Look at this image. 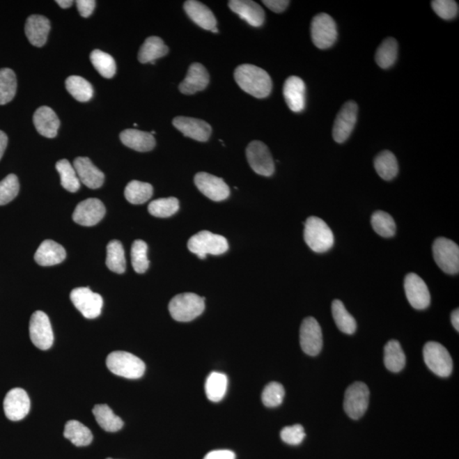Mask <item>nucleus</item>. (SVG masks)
<instances>
[{
    "label": "nucleus",
    "mask_w": 459,
    "mask_h": 459,
    "mask_svg": "<svg viewBox=\"0 0 459 459\" xmlns=\"http://www.w3.org/2000/svg\"><path fill=\"white\" fill-rule=\"evenodd\" d=\"M374 168L378 175L384 180H391L399 172V166L394 154L389 151H384L374 160Z\"/></svg>",
    "instance_id": "72a5a7b5"
},
{
    "label": "nucleus",
    "mask_w": 459,
    "mask_h": 459,
    "mask_svg": "<svg viewBox=\"0 0 459 459\" xmlns=\"http://www.w3.org/2000/svg\"><path fill=\"white\" fill-rule=\"evenodd\" d=\"M17 81L10 68L0 69V105L10 102L17 93Z\"/></svg>",
    "instance_id": "ea45409f"
},
{
    "label": "nucleus",
    "mask_w": 459,
    "mask_h": 459,
    "mask_svg": "<svg viewBox=\"0 0 459 459\" xmlns=\"http://www.w3.org/2000/svg\"><path fill=\"white\" fill-rule=\"evenodd\" d=\"M56 3L63 9H68L72 6L73 1L72 0H57Z\"/></svg>",
    "instance_id": "4d7b16f0"
},
{
    "label": "nucleus",
    "mask_w": 459,
    "mask_h": 459,
    "mask_svg": "<svg viewBox=\"0 0 459 459\" xmlns=\"http://www.w3.org/2000/svg\"><path fill=\"white\" fill-rule=\"evenodd\" d=\"M211 32L215 33H218L219 31H218L217 28H215L214 29L211 30Z\"/></svg>",
    "instance_id": "13d9d810"
},
{
    "label": "nucleus",
    "mask_w": 459,
    "mask_h": 459,
    "mask_svg": "<svg viewBox=\"0 0 459 459\" xmlns=\"http://www.w3.org/2000/svg\"><path fill=\"white\" fill-rule=\"evenodd\" d=\"M405 293L411 306L416 310H424L430 304L429 288L421 277L415 273H410L405 277Z\"/></svg>",
    "instance_id": "dca6fc26"
},
{
    "label": "nucleus",
    "mask_w": 459,
    "mask_h": 459,
    "mask_svg": "<svg viewBox=\"0 0 459 459\" xmlns=\"http://www.w3.org/2000/svg\"><path fill=\"white\" fill-rule=\"evenodd\" d=\"M431 6L435 14L444 20H453L458 15V5L453 0H434Z\"/></svg>",
    "instance_id": "09e8293b"
},
{
    "label": "nucleus",
    "mask_w": 459,
    "mask_h": 459,
    "mask_svg": "<svg viewBox=\"0 0 459 459\" xmlns=\"http://www.w3.org/2000/svg\"><path fill=\"white\" fill-rule=\"evenodd\" d=\"M424 362L437 375L446 378L453 372L452 357L447 350L437 342H428L423 347Z\"/></svg>",
    "instance_id": "423d86ee"
},
{
    "label": "nucleus",
    "mask_w": 459,
    "mask_h": 459,
    "mask_svg": "<svg viewBox=\"0 0 459 459\" xmlns=\"http://www.w3.org/2000/svg\"><path fill=\"white\" fill-rule=\"evenodd\" d=\"M205 299L192 293H185L173 297L169 304V311L173 320L187 322L196 319L205 309Z\"/></svg>",
    "instance_id": "7ed1b4c3"
},
{
    "label": "nucleus",
    "mask_w": 459,
    "mask_h": 459,
    "mask_svg": "<svg viewBox=\"0 0 459 459\" xmlns=\"http://www.w3.org/2000/svg\"><path fill=\"white\" fill-rule=\"evenodd\" d=\"M122 143L134 151L146 153L155 148L156 141L151 133L129 129L120 134Z\"/></svg>",
    "instance_id": "bb28decb"
},
{
    "label": "nucleus",
    "mask_w": 459,
    "mask_h": 459,
    "mask_svg": "<svg viewBox=\"0 0 459 459\" xmlns=\"http://www.w3.org/2000/svg\"><path fill=\"white\" fill-rule=\"evenodd\" d=\"M29 334L31 341L37 348L42 350L51 348L54 334L51 322L45 312L37 311L31 316Z\"/></svg>",
    "instance_id": "9b49d317"
},
{
    "label": "nucleus",
    "mask_w": 459,
    "mask_h": 459,
    "mask_svg": "<svg viewBox=\"0 0 459 459\" xmlns=\"http://www.w3.org/2000/svg\"><path fill=\"white\" fill-rule=\"evenodd\" d=\"M64 437L76 446H86L90 445L93 439L91 430L77 420H70L65 423Z\"/></svg>",
    "instance_id": "7c9ffc66"
},
{
    "label": "nucleus",
    "mask_w": 459,
    "mask_h": 459,
    "mask_svg": "<svg viewBox=\"0 0 459 459\" xmlns=\"http://www.w3.org/2000/svg\"><path fill=\"white\" fill-rule=\"evenodd\" d=\"M51 22L43 15H30L26 22L25 33L31 44L42 47L47 42Z\"/></svg>",
    "instance_id": "b1692460"
},
{
    "label": "nucleus",
    "mask_w": 459,
    "mask_h": 459,
    "mask_svg": "<svg viewBox=\"0 0 459 459\" xmlns=\"http://www.w3.org/2000/svg\"><path fill=\"white\" fill-rule=\"evenodd\" d=\"M105 214L106 208L101 200L88 199L77 205L72 219L80 226H93L102 221Z\"/></svg>",
    "instance_id": "f3484780"
},
{
    "label": "nucleus",
    "mask_w": 459,
    "mask_h": 459,
    "mask_svg": "<svg viewBox=\"0 0 459 459\" xmlns=\"http://www.w3.org/2000/svg\"><path fill=\"white\" fill-rule=\"evenodd\" d=\"M280 435L285 443L292 446L299 445L306 437L304 428L300 424L283 428Z\"/></svg>",
    "instance_id": "8fccbe9b"
},
{
    "label": "nucleus",
    "mask_w": 459,
    "mask_h": 459,
    "mask_svg": "<svg viewBox=\"0 0 459 459\" xmlns=\"http://www.w3.org/2000/svg\"><path fill=\"white\" fill-rule=\"evenodd\" d=\"M8 144V137L5 132L0 130V160H1L3 153H5Z\"/></svg>",
    "instance_id": "5fc2aeb1"
},
{
    "label": "nucleus",
    "mask_w": 459,
    "mask_h": 459,
    "mask_svg": "<svg viewBox=\"0 0 459 459\" xmlns=\"http://www.w3.org/2000/svg\"><path fill=\"white\" fill-rule=\"evenodd\" d=\"M92 65L104 78L111 79L115 75L117 67L114 57L109 54L95 49L91 54Z\"/></svg>",
    "instance_id": "79ce46f5"
},
{
    "label": "nucleus",
    "mask_w": 459,
    "mask_h": 459,
    "mask_svg": "<svg viewBox=\"0 0 459 459\" xmlns=\"http://www.w3.org/2000/svg\"><path fill=\"white\" fill-rule=\"evenodd\" d=\"M106 264L110 271L123 274L126 270L125 249L121 242L113 240L107 247Z\"/></svg>",
    "instance_id": "e433bc0d"
},
{
    "label": "nucleus",
    "mask_w": 459,
    "mask_h": 459,
    "mask_svg": "<svg viewBox=\"0 0 459 459\" xmlns=\"http://www.w3.org/2000/svg\"><path fill=\"white\" fill-rule=\"evenodd\" d=\"M435 263L446 274L454 275L459 272V248L456 242L439 238L433 244Z\"/></svg>",
    "instance_id": "6e6552de"
},
{
    "label": "nucleus",
    "mask_w": 459,
    "mask_h": 459,
    "mask_svg": "<svg viewBox=\"0 0 459 459\" xmlns=\"http://www.w3.org/2000/svg\"><path fill=\"white\" fill-rule=\"evenodd\" d=\"M20 184L17 176L10 173L0 181V206L13 201L19 194Z\"/></svg>",
    "instance_id": "49530a36"
},
{
    "label": "nucleus",
    "mask_w": 459,
    "mask_h": 459,
    "mask_svg": "<svg viewBox=\"0 0 459 459\" xmlns=\"http://www.w3.org/2000/svg\"><path fill=\"white\" fill-rule=\"evenodd\" d=\"M184 10L189 18L200 28L211 31L216 28L217 21L210 8L196 0H188L184 3Z\"/></svg>",
    "instance_id": "a878e982"
},
{
    "label": "nucleus",
    "mask_w": 459,
    "mask_h": 459,
    "mask_svg": "<svg viewBox=\"0 0 459 459\" xmlns=\"http://www.w3.org/2000/svg\"><path fill=\"white\" fill-rule=\"evenodd\" d=\"M148 244L144 241L137 240L131 248V261L134 271L139 274L145 273L149 267Z\"/></svg>",
    "instance_id": "a18cd8bd"
},
{
    "label": "nucleus",
    "mask_w": 459,
    "mask_h": 459,
    "mask_svg": "<svg viewBox=\"0 0 459 459\" xmlns=\"http://www.w3.org/2000/svg\"><path fill=\"white\" fill-rule=\"evenodd\" d=\"M77 176L84 185L91 189H98L102 186L105 176L92 163L90 158L79 157L73 162Z\"/></svg>",
    "instance_id": "4be33fe9"
},
{
    "label": "nucleus",
    "mask_w": 459,
    "mask_h": 459,
    "mask_svg": "<svg viewBox=\"0 0 459 459\" xmlns=\"http://www.w3.org/2000/svg\"><path fill=\"white\" fill-rule=\"evenodd\" d=\"M93 414L96 422L104 430L107 432H117L123 426V420L106 404L95 405Z\"/></svg>",
    "instance_id": "2f4dec72"
},
{
    "label": "nucleus",
    "mask_w": 459,
    "mask_h": 459,
    "mask_svg": "<svg viewBox=\"0 0 459 459\" xmlns=\"http://www.w3.org/2000/svg\"><path fill=\"white\" fill-rule=\"evenodd\" d=\"M70 298L75 306L84 318L95 319L102 313V297L95 294L88 288H75L71 292Z\"/></svg>",
    "instance_id": "f8f14e48"
},
{
    "label": "nucleus",
    "mask_w": 459,
    "mask_h": 459,
    "mask_svg": "<svg viewBox=\"0 0 459 459\" xmlns=\"http://www.w3.org/2000/svg\"><path fill=\"white\" fill-rule=\"evenodd\" d=\"M76 3L81 17L87 18L93 13L96 2L95 0H78Z\"/></svg>",
    "instance_id": "3c124183"
},
{
    "label": "nucleus",
    "mask_w": 459,
    "mask_h": 459,
    "mask_svg": "<svg viewBox=\"0 0 459 459\" xmlns=\"http://www.w3.org/2000/svg\"><path fill=\"white\" fill-rule=\"evenodd\" d=\"M65 249L55 241L45 240L38 247L34 260L42 266H51L61 263L65 258Z\"/></svg>",
    "instance_id": "cd10ccee"
},
{
    "label": "nucleus",
    "mask_w": 459,
    "mask_h": 459,
    "mask_svg": "<svg viewBox=\"0 0 459 459\" xmlns=\"http://www.w3.org/2000/svg\"><path fill=\"white\" fill-rule=\"evenodd\" d=\"M371 224L377 234L383 238H392L396 233L394 219L384 211H377L372 215Z\"/></svg>",
    "instance_id": "37998d69"
},
{
    "label": "nucleus",
    "mask_w": 459,
    "mask_h": 459,
    "mask_svg": "<svg viewBox=\"0 0 459 459\" xmlns=\"http://www.w3.org/2000/svg\"><path fill=\"white\" fill-rule=\"evenodd\" d=\"M173 125L185 137L198 141H207L212 133L211 126L207 122L199 118L181 116L173 119Z\"/></svg>",
    "instance_id": "aec40b11"
},
{
    "label": "nucleus",
    "mask_w": 459,
    "mask_h": 459,
    "mask_svg": "<svg viewBox=\"0 0 459 459\" xmlns=\"http://www.w3.org/2000/svg\"><path fill=\"white\" fill-rule=\"evenodd\" d=\"M179 208V200L176 198L160 199L149 204L148 212L155 217L167 218L175 215Z\"/></svg>",
    "instance_id": "c03bdc74"
},
{
    "label": "nucleus",
    "mask_w": 459,
    "mask_h": 459,
    "mask_svg": "<svg viewBox=\"0 0 459 459\" xmlns=\"http://www.w3.org/2000/svg\"><path fill=\"white\" fill-rule=\"evenodd\" d=\"M262 3L266 7L269 8L270 10H272L273 13H283L287 9L289 3H290L288 0H265Z\"/></svg>",
    "instance_id": "603ef678"
},
{
    "label": "nucleus",
    "mask_w": 459,
    "mask_h": 459,
    "mask_svg": "<svg viewBox=\"0 0 459 459\" xmlns=\"http://www.w3.org/2000/svg\"><path fill=\"white\" fill-rule=\"evenodd\" d=\"M332 314L338 329L346 334H353L357 330L356 320L350 315L341 300L332 304Z\"/></svg>",
    "instance_id": "f704fd0d"
},
{
    "label": "nucleus",
    "mask_w": 459,
    "mask_h": 459,
    "mask_svg": "<svg viewBox=\"0 0 459 459\" xmlns=\"http://www.w3.org/2000/svg\"><path fill=\"white\" fill-rule=\"evenodd\" d=\"M107 459H113V458H107Z\"/></svg>",
    "instance_id": "bf43d9fd"
},
{
    "label": "nucleus",
    "mask_w": 459,
    "mask_h": 459,
    "mask_svg": "<svg viewBox=\"0 0 459 459\" xmlns=\"http://www.w3.org/2000/svg\"><path fill=\"white\" fill-rule=\"evenodd\" d=\"M169 53V48L160 37L152 36L146 38L138 54L141 63H155L157 59L164 57Z\"/></svg>",
    "instance_id": "c85d7f7f"
},
{
    "label": "nucleus",
    "mask_w": 459,
    "mask_h": 459,
    "mask_svg": "<svg viewBox=\"0 0 459 459\" xmlns=\"http://www.w3.org/2000/svg\"><path fill=\"white\" fill-rule=\"evenodd\" d=\"M153 194L151 184L132 180L127 185L125 196L127 201L132 204H142L148 202Z\"/></svg>",
    "instance_id": "58836bf2"
},
{
    "label": "nucleus",
    "mask_w": 459,
    "mask_h": 459,
    "mask_svg": "<svg viewBox=\"0 0 459 459\" xmlns=\"http://www.w3.org/2000/svg\"><path fill=\"white\" fill-rule=\"evenodd\" d=\"M451 321H452L454 329L458 332L459 331V311L458 309L453 311L452 315H451Z\"/></svg>",
    "instance_id": "6e6d98bb"
},
{
    "label": "nucleus",
    "mask_w": 459,
    "mask_h": 459,
    "mask_svg": "<svg viewBox=\"0 0 459 459\" xmlns=\"http://www.w3.org/2000/svg\"><path fill=\"white\" fill-rule=\"evenodd\" d=\"M228 385V379L225 373L213 372L208 375L205 384L208 399L219 403L225 397Z\"/></svg>",
    "instance_id": "473e14b6"
},
{
    "label": "nucleus",
    "mask_w": 459,
    "mask_h": 459,
    "mask_svg": "<svg viewBox=\"0 0 459 459\" xmlns=\"http://www.w3.org/2000/svg\"><path fill=\"white\" fill-rule=\"evenodd\" d=\"M65 88L77 101L86 102L93 98L94 91L90 82L79 76H70L65 80Z\"/></svg>",
    "instance_id": "c9c22d12"
},
{
    "label": "nucleus",
    "mask_w": 459,
    "mask_h": 459,
    "mask_svg": "<svg viewBox=\"0 0 459 459\" xmlns=\"http://www.w3.org/2000/svg\"><path fill=\"white\" fill-rule=\"evenodd\" d=\"M34 126L38 133L46 138H55L60 128V120L51 107L38 108L33 115Z\"/></svg>",
    "instance_id": "393cba45"
},
{
    "label": "nucleus",
    "mask_w": 459,
    "mask_h": 459,
    "mask_svg": "<svg viewBox=\"0 0 459 459\" xmlns=\"http://www.w3.org/2000/svg\"><path fill=\"white\" fill-rule=\"evenodd\" d=\"M188 249L198 256L201 260L206 258L207 254L221 256L229 249L228 242L221 235L214 234L208 231H202L189 239Z\"/></svg>",
    "instance_id": "39448f33"
},
{
    "label": "nucleus",
    "mask_w": 459,
    "mask_h": 459,
    "mask_svg": "<svg viewBox=\"0 0 459 459\" xmlns=\"http://www.w3.org/2000/svg\"><path fill=\"white\" fill-rule=\"evenodd\" d=\"M203 459H236V454L230 450H215L208 453Z\"/></svg>",
    "instance_id": "864d4df0"
},
{
    "label": "nucleus",
    "mask_w": 459,
    "mask_h": 459,
    "mask_svg": "<svg viewBox=\"0 0 459 459\" xmlns=\"http://www.w3.org/2000/svg\"><path fill=\"white\" fill-rule=\"evenodd\" d=\"M30 399L24 389L15 388L7 393L3 400V410L11 421H20L29 414Z\"/></svg>",
    "instance_id": "a211bd4d"
},
{
    "label": "nucleus",
    "mask_w": 459,
    "mask_h": 459,
    "mask_svg": "<svg viewBox=\"0 0 459 459\" xmlns=\"http://www.w3.org/2000/svg\"><path fill=\"white\" fill-rule=\"evenodd\" d=\"M56 171L60 173L61 186L70 192L79 190L80 180L75 169L67 160L58 161L56 165Z\"/></svg>",
    "instance_id": "a19ab883"
},
{
    "label": "nucleus",
    "mask_w": 459,
    "mask_h": 459,
    "mask_svg": "<svg viewBox=\"0 0 459 459\" xmlns=\"http://www.w3.org/2000/svg\"><path fill=\"white\" fill-rule=\"evenodd\" d=\"M283 95L289 109L294 113H302L306 107V87L299 77L291 76L285 81Z\"/></svg>",
    "instance_id": "6ab92c4d"
},
{
    "label": "nucleus",
    "mask_w": 459,
    "mask_h": 459,
    "mask_svg": "<svg viewBox=\"0 0 459 459\" xmlns=\"http://www.w3.org/2000/svg\"><path fill=\"white\" fill-rule=\"evenodd\" d=\"M304 238L312 251L325 253L334 244V236L330 227L323 219L316 216L308 218L304 223Z\"/></svg>",
    "instance_id": "f03ea898"
},
{
    "label": "nucleus",
    "mask_w": 459,
    "mask_h": 459,
    "mask_svg": "<svg viewBox=\"0 0 459 459\" xmlns=\"http://www.w3.org/2000/svg\"><path fill=\"white\" fill-rule=\"evenodd\" d=\"M210 84V75L204 65L192 63L188 69L186 78L180 84L179 90L184 95H194L205 90Z\"/></svg>",
    "instance_id": "412c9836"
},
{
    "label": "nucleus",
    "mask_w": 459,
    "mask_h": 459,
    "mask_svg": "<svg viewBox=\"0 0 459 459\" xmlns=\"http://www.w3.org/2000/svg\"><path fill=\"white\" fill-rule=\"evenodd\" d=\"M299 342L303 352L315 357L321 352L323 341L321 326L314 318L304 320L299 332Z\"/></svg>",
    "instance_id": "4468645a"
},
{
    "label": "nucleus",
    "mask_w": 459,
    "mask_h": 459,
    "mask_svg": "<svg viewBox=\"0 0 459 459\" xmlns=\"http://www.w3.org/2000/svg\"><path fill=\"white\" fill-rule=\"evenodd\" d=\"M398 55V43L393 38H387L377 49L375 60L381 68L387 69L395 64Z\"/></svg>",
    "instance_id": "4c0bfd02"
},
{
    "label": "nucleus",
    "mask_w": 459,
    "mask_h": 459,
    "mask_svg": "<svg viewBox=\"0 0 459 459\" xmlns=\"http://www.w3.org/2000/svg\"><path fill=\"white\" fill-rule=\"evenodd\" d=\"M384 361L385 368L392 373H399L404 368L406 356L398 341L392 339L385 345Z\"/></svg>",
    "instance_id": "c756f323"
},
{
    "label": "nucleus",
    "mask_w": 459,
    "mask_h": 459,
    "mask_svg": "<svg viewBox=\"0 0 459 459\" xmlns=\"http://www.w3.org/2000/svg\"><path fill=\"white\" fill-rule=\"evenodd\" d=\"M234 78L239 87L254 98H267L272 91V80L264 69L252 64L238 65Z\"/></svg>",
    "instance_id": "f257e3e1"
},
{
    "label": "nucleus",
    "mask_w": 459,
    "mask_h": 459,
    "mask_svg": "<svg viewBox=\"0 0 459 459\" xmlns=\"http://www.w3.org/2000/svg\"><path fill=\"white\" fill-rule=\"evenodd\" d=\"M369 389L364 383L356 382L346 389L344 408L350 419H361L368 410Z\"/></svg>",
    "instance_id": "9d476101"
},
{
    "label": "nucleus",
    "mask_w": 459,
    "mask_h": 459,
    "mask_svg": "<svg viewBox=\"0 0 459 459\" xmlns=\"http://www.w3.org/2000/svg\"><path fill=\"white\" fill-rule=\"evenodd\" d=\"M311 40L318 49L332 47L336 42L338 30L333 17L326 13L316 15L311 22Z\"/></svg>",
    "instance_id": "0eeeda50"
},
{
    "label": "nucleus",
    "mask_w": 459,
    "mask_h": 459,
    "mask_svg": "<svg viewBox=\"0 0 459 459\" xmlns=\"http://www.w3.org/2000/svg\"><path fill=\"white\" fill-rule=\"evenodd\" d=\"M228 6L250 26L258 28L264 24L265 11L258 3L251 0H231Z\"/></svg>",
    "instance_id": "5701e85b"
},
{
    "label": "nucleus",
    "mask_w": 459,
    "mask_h": 459,
    "mask_svg": "<svg viewBox=\"0 0 459 459\" xmlns=\"http://www.w3.org/2000/svg\"><path fill=\"white\" fill-rule=\"evenodd\" d=\"M107 366L115 375L130 380L140 379L146 371V365L140 358L125 352H114L108 355Z\"/></svg>",
    "instance_id": "20e7f679"
},
{
    "label": "nucleus",
    "mask_w": 459,
    "mask_h": 459,
    "mask_svg": "<svg viewBox=\"0 0 459 459\" xmlns=\"http://www.w3.org/2000/svg\"><path fill=\"white\" fill-rule=\"evenodd\" d=\"M196 187L208 199L215 202L224 201L229 198L230 188L223 179L205 172L196 173Z\"/></svg>",
    "instance_id": "2eb2a0df"
},
{
    "label": "nucleus",
    "mask_w": 459,
    "mask_h": 459,
    "mask_svg": "<svg viewBox=\"0 0 459 459\" xmlns=\"http://www.w3.org/2000/svg\"><path fill=\"white\" fill-rule=\"evenodd\" d=\"M285 389L277 382H272L266 385L262 393V403L267 407H277L283 402Z\"/></svg>",
    "instance_id": "de8ad7c7"
},
{
    "label": "nucleus",
    "mask_w": 459,
    "mask_h": 459,
    "mask_svg": "<svg viewBox=\"0 0 459 459\" xmlns=\"http://www.w3.org/2000/svg\"><path fill=\"white\" fill-rule=\"evenodd\" d=\"M358 115L357 104L347 102L339 111L333 127V138L337 143H344L348 140L356 125Z\"/></svg>",
    "instance_id": "ddd939ff"
},
{
    "label": "nucleus",
    "mask_w": 459,
    "mask_h": 459,
    "mask_svg": "<svg viewBox=\"0 0 459 459\" xmlns=\"http://www.w3.org/2000/svg\"><path fill=\"white\" fill-rule=\"evenodd\" d=\"M246 155L250 167L257 175L270 177L275 172V164L271 152L263 142H250L247 146Z\"/></svg>",
    "instance_id": "1a4fd4ad"
}]
</instances>
